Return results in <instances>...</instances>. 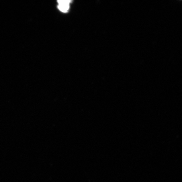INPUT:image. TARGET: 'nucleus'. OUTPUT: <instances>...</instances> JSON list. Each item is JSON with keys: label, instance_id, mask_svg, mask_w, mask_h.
I'll return each instance as SVG.
<instances>
[{"label": "nucleus", "instance_id": "obj_1", "mask_svg": "<svg viewBox=\"0 0 182 182\" xmlns=\"http://www.w3.org/2000/svg\"><path fill=\"white\" fill-rule=\"evenodd\" d=\"M71 1L68 0H60L57 1L59 10L64 13L67 12L70 8V3Z\"/></svg>", "mask_w": 182, "mask_h": 182}]
</instances>
